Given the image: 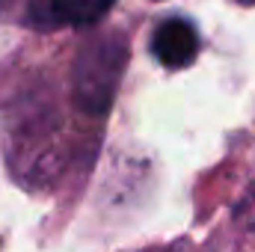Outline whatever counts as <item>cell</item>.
Segmentation results:
<instances>
[{
	"mask_svg": "<svg viewBox=\"0 0 255 252\" xmlns=\"http://www.w3.org/2000/svg\"><path fill=\"white\" fill-rule=\"evenodd\" d=\"M125 63L128 45L122 36L104 33V36L86 42L74 60V74H71L77 107L86 113H107L116 98Z\"/></svg>",
	"mask_w": 255,
	"mask_h": 252,
	"instance_id": "obj_1",
	"label": "cell"
},
{
	"mask_svg": "<svg viewBox=\"0 0 255 252\" xmlns=\"http://www.w3.org/2000/svg\"><path fill=\"white\" fill-rule=\"evenodd\" d=\"M151 54L157 57V63L166 68H184L196 60L199 54V36L193 30L190 21L184 18H169L154 30L151 39Z\"/></svg>",
	"mask_w": 255,
	"mask_h": 252,
	"instance_id": "obj_2",
	"label": "cell"
},
{
	"mask_svg": "<svg viewBox=\"0 0 255 252\" xmlns=\"http://www.w3.org/2000/svg\"><path fill=\"white\" fill-rule=\"evenodd\" d=\"M116 0H51V15L60 24L89 27L95 24Z\"/></svg>",
	"mask_w": 255,
	"mask_h": 252,
	"instance_id": "obj_3",
	"label": "cell"
},
{
	"mask_svg": "<svg viewBox=\"0 0 255 252\" xmlns=\"http://www.w3.org/2000/svg\"><path fill=\"white\" fill-rule=\"evenodd\" d=\"M241 3H247V6H255V0H241Z\"/></svg>",
	"mask_w": 255,
	"mask_h": 252,
	"instance_id": "obj_4",
	"label": "cell"
}]
</instances>
